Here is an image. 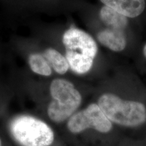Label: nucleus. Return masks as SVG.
I'll list each match as a JSON object with an SVG mask.
<instances>
[{
  "label": "nucleus",
  "mask_w": 146,
  "mask_h": 146,
  "mask_svg": "<svg viewBox=\"0 0 146 146\" xmlns=\"http://www.w3.org/2000/svg\"><path fill=\"white\" fill-rule=\"evenodd\" d=\"M97 39L104 46L114 52H123L127 47L125 31L106 28L97 34Z\"/></svg>",
  "instance_id": "nucleus-7"
},
{
  "label": "nucleus",
  "mask_w": 146,
  "mask_h": 146,
  "mask_svg": "<svg viewBox=\"0 0 146 146\" xmlns=\"http://www.w3.org/2000/svg\"><path fill=\"white\" fill-rule=\"evenodd\" d=\"M114 125L133 133L145 132L146 102L139 98H122L114 93L102 94L97 102Z\"/></svg>",
  "instance_id": "nucleus-1"
},
{
  "label": "nucleus",
  "mask_w": 146,
  "mask_h": 146,
  "mask_svg": "<svg viewBox=\"0 0 146 146\" xmlns=\"http://www.w3.org/2000/svg\"><path fill=\"white\" fill-rule=\"evenodd\" d=\"M29 64L33 72L39 75L48 76L52 74V67L43 54H32L29 57Z\"/></svg>",
  "instance_id": "nucleus-10"
},
{
  "label": "nucleus",
  "mask_w": 146,
  "mask_h": 146,
  "mask_svg": "<svg viewBox=\"0 0 146 146\" xmlns=\"http://www.w3.org/2000/svg\"><path fill=\"white\" fill-rule=\"evenodd\" d=\"M100 1L128 18L139 17L145 9V0H100Z\"/></svg>",
  "instance_id": "nucleus-6"
},
{
  "label": "nucleus",
  "mask_w": 146,
  "mask_h": 146,
  "mask_svg": "<svg viewBox=\"0 0 146 146\" xmlns=\"http://www.w3.org/2000/svg\"><path fill=\"white\" fill-rule=\"evenodd\" d=\"M42 54L47 60L51 67L58 74H65L70 68L66 58L55 49L47 48Z\"/></svg>",
  "instance_id": "nucleus-9"
},
{
  "label": "nucleus",
  "mask_w": 146,
  "mask_h": 146,
  "mask_svg": "<svg viewBox=\"0 0 146 146\" xmlns=\"http://www.w3.org/2000/svg\"><path fill=\"white\" fill-rule=\"evenodd\" d=\"M143 55L146 58V43L145 44V45H144L143 47Z\"/></svg>",
  "instance_id": "nucleus-12"
},
{
  "label": "nucleus",
  "mask_w": 146,
  "mask_h": 146,
  "mask_svg": "<svg viewBox=\"0 0 146 146\" xmlns=\"http://www.w3.org/2000/svg\"><path fill=\"white\" fill-rule=\"evenodd\" d=\"M11 136L20 146H50L55 135L46 123L29 115H19L10 121Z\"/></svg>",
  "instance_id": "nucleus-3"
},
{
  "label": "nucleus",
  "mask_w": 146,
  "mask_h": 146,
  "mask_svg": "<svg viewBox=\"0 0 146 146\" xmlns=\"http://www.w3.org/2000/svg\"><path fill=\"white\" fill-rule=\"evenodd\" d=\"M62 42L71 70L78 74L88 72L98 51L94 38L83 30L71 27L64 33Z\"/></svg>",
  "instance_id": "nucleus-2"
},
{
  "label": "nucleus",
  "mask_w": 146,
  "mask_h": 146,
  "mask_svg": "<svg viewBox=\"0 0 146 146\" xmlns=\"http://www.w3.org/2000/svg\"><path fill=\"white\" fill-rule=\"evenodd\" d=\"M50 92L52 100L47 108V115L54 123H61L68 120L82 103L81 93L66 79H54L51 83Z\"/></svg>",
  "instance_id": "nucleus-4"
},
{
  "label": "nucleus",
  "mask_w": 146,
  "mask_h": 146,
  "mask_svg": "<svg viewBox=\"0 0 146 146\" xmlns=\"http://www.w3.org/2000/svg\"><path fill=\"white\" fill-rule=\"evenodd\" d=\"M99 16L107 28L125 31L129 25V18L106 5L102 7Z\"/></svg>",
  "instance_id": "nucleus-8"
},
{
  "label": "nucleus",
  "mask_w": 146,
  "mask_h": 146,
  "mask_svg": "<svg viewBox=\"0 0 146 146\" xmlns=\"http://www.w3.org/2000/svg\"><path fill=\"white\" fill-rule=\"evenodd\" d=\"M0 146H1V139H0Z\"/></svg>",
  "instance_id": "nucleus-13"
},
{
  "label": "nucleus",
  "mask_w": 146,
  "mask_h": 146,
  "mask_svg": "<svg viewBox=\"0 0 146 146\" xmlns=\"http://www.w3.org/2000/svg\"><path fill=\"white\" fill-rule=\"evenodd\" d=\"M67 129L73 134L94 130L107 135L114 130V125L106 116L97 103H91L85 109L74 113L68 120Z\"/></svg>",
  "instance_id": "nucleus-5"
},
{
  "label": "nucleus",
  "mask_w": 146,
  "mask_h": 146,
  "mask_svg": "<svg viewBox=\"0 0 146 146\" xmlns=\"http://www.w3.org/2000/svg\"><path fill=\"white\" fill-rule=\"evenodd\" d=\"M129 146H146V138H133Z\"/></svg>",
  "instance_id": "nucleus-11"
},
{
  "label": "nucleus",
  "mask_w": 146,
  "mask_h": 146,
  "mask_svg": "<svg viewBox=\"0 0 146 146\" xmlns=\"http://www.w3.org/2000/svg\"><path fill=\"white\" fill-rule=\"evenodd\" d=\"M145 138H146V137H145Z\"/></svg>",
  "instance_id": "nucleus-14"
}]
</instances>
